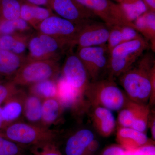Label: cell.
I'll use <instances>...</instances> for the list:
<instances>
[{
	"instance_id": "obj_30",
	"label": "cell",
	"mask_w": 155,
	"mask_h": 155,
	"mask_svg": "<svg viewBox=\"0 0 155 155\" xmlns=\"http://www.w3.org/2000/svg\"><path fill=\"white\" fill-rule=\"evenodd\" d=\"M151 114L150 107L148 104H141L135 116L131 128L146 133L148 126Z\"/></svg>"
},
{
	"instance_id": "obj_4",
	"label": "cell",
	"mask_w": 155,
	"mask_h": 155,
	"mask_svg": "<svg viewBox=\"0 0 155 155\" xmlns=\"http://www.w3.org/2000/svg\"><path fill=\"white\" fill-rule=\"evenodd\" d=\"M1 134L24 148L55 141L58 133L49 127L20 121L7 126Z\"/></svg>"
},
{
	"instance_id": "obj_14",
	"label": "cell",
	"mask_w": 155,
	"mask_h": 155,
	"mask_svg": "<svg viewBox=\"0 0 155 155\" xmlns=\"http://www.w3.org/2000/svg\"><path fill=\"white\" fill-rule=\"evenodd\" d=\"M58 94L57 98L65 108L72 109L77 112L80 107H87L85 99L75 89L67 83L63 77L57 81Z\"/></svg>"
},
{
	"instance_id": "obj_15",
	"label": "cell",
	"mask_w": 155,
	"mask_h": 155,
	"mask_svg": "<svg viewBox=\"0 0 155 155\" xmlns=\"http://www.w3.org/2000/svg\"><path fill=\"white\" fill-rule=\"evenodd\" d=\"M116 140L124 149L130 151L151 144L146 134L131 127H117Z\"/></svg>"
},
{
	"instance_id": "obj_32",
	"label": "cell",
	"mask_w": 155,
	"mask_h": 155,
	"mask_svg": "<svg viewBox=\"0 0 155 155\" xmlns=\"http://www.w3.org/2000/svg\"><path fill=\"white\" fill-rule=\"evenodd\" d=\"M23 149L0 134V155H23Z\"/></svg>"
},
{
	"instance_id": "obj_21",
	"label": "cell",
	"mask_w": 155,
	"mask_h": 155,
	"mask_svg": "<svg viewBox=\"0 0 155 155\" xmlns=\"http://www.w3.org/2000/svg\"><path fill=\"white\" fill-rule=\"evenodd\" d=\"M137 30L149 42L151 48L155 51V14L147 11L134 21Z\"/></svg>"
},
{
	"instance_id": "obj_13",
	"label": "cell",
	"mask_w": 155,
	"mask_h": 155,
	"mask_svg": "<svg viewBox=\"0 0 155 155\" xmlns=\"http://www.w3.org/2000/svg\"><path fill=\"white\" fill-rule=\"evenodd\" d=\"M113 112L102 107H91L89 116L97 133L107 137L116 130L117 122Z\"/></svg>"
},
{
	"instance_id": "obj_16",
	"label": "cell",
	"mask_w": 155,
	"mask_h": 155,
	"mask_svg": "<svg viewBox=\"0 0 155 155\" xmlns=\"http://www.w3.org/2000/svg\"><path fill=\"white\" fill-rule=\"evenodd\" d=\"M27 94L25 91L19 89L4 104L2 108L5 127L14 122L21 121V118L23 117L24 103Z\"/></svg>"
},
{
	"instance_id": "obj_10",
	"label": "cell",
	"mask_w": 155,
	"mask_h": 155,
	"mask_svg": "<svg viewBox=\"0 0 155 155\" xmlns=\"http://www.w3.org/2000/svg\"><path fill=\"white\" fill-rule=\"evenodd\" d=\"M61 72L62 77L70 86L84 97V93L91 81L83 63L72 48L66 53Z\"/></svg>"
},
{
	"instance_id": "obj_40",
	"label": "cell",
	"mask_w": 155,
	"mask_h": 155,
	"mask_svg": "<svg viewBox=\"0 0 155 155\" xmlns=\"http://www.w3.org/2000/svg\"><path fill=\"white\" fill-rule=\"evenodd\" d=\"M21 1H25V0H20Z\"/></svg>"
},
{
	"instance_id": "obj_37",
	"label": "cell",
	"mask_w": 155,
	"mask_h": 155,
	"mask_svg": "<svg viewBox=\"0 0 155 155\" xmlns=\"http://www.w3.org/2000/svg\"><path fill=\"white\" fill-rule=\"evenodd\" d=\"M150 127V129L151 134L152 138L153 140H155V113L154 114L151 115V113L149 121L148 126V127Z\"/></svg>"
},
{
	"instance_id": "obj_44",
	"label": "cell",
	"mask_w": 155,
	"mask_h": 155,
	"mask_svg": "<svg viewBox=\"0 0 155 155\" xmlns=\"http://www.w3.org/2000/svg\"></svg>"
},
{
	"instance_id": "obj_7",
	"label": "cell",
	"mask_w": 155,
	"mask_h": 155,
	"mask_svg": "<svg viewBox=\"0 0 155 155\" xmlns=\"http://www.w3.org/2000/svg\"><path fill=\"white\" fill-rule=\"evenodd\" d=\"M110 27L127 25L137 30L134 23L128 19L121 6L112 0H75Z\"/></svg>"
},
{
	"instance_id": "obj_31",
	"label": "cell",
	"mask_w": 155,
	"mask_h": 155,
	"mask_svg": "<svg viewBox=\"0 0 155 155\" xmlns=\"http://www.w3.org/2000/svg\"><path fill=\"white\" fill-rule=\"evenodd\" d=\"M30 148L31 155H62L55 141L45 142Z\"/></svg>"
},
{
	"instance_id": "obj_6",
	"label": "cell",
	"mask_w": 155,
	"mask_h": 155,
	"mask_svg": "<svg viewBox=\"0 0 155 155\" xmlns=\"http://www.w3.org/2000/svg\"><path fill=\"white\" fill-rule=\"evenodd\" d=\"M72 47L54 38L37 31L28 39L27 60H54L59 61Z\"/></svg>"
},
{
	"instance_id": "obj_38",
	"label": "cell",
	"mask_w": 155,
	"mask_h": 155,
	"mask_svg": "<svg viewBox=\"0 0 155 155\" xmlns=\"http://www.w3.org/2000/svg\"><path fill=\"white\" fill-rule=\"evenodd\" d=\"M145 4L148 11L155 12V0H143Z\"/></svg>"
},
{
	"instance_id": "obj_36",
	"label": "cell",
	"mask_w": 155,
	"mask_h": 155,
	"mask_svg": "<svg viewBox=\"0 0 155 155\" xmlns=\"http://www.w3.org/2000/svg\"><path fill=\"white\" fill-rule=\"evenodd\" d=\"M25 1L32 5L41 6L51 9V0H25Z\"/></svg>"
},
{
	"instance_id": "obj_18",
	"label": "cell",
	"mask_w": 155,
	"mask_h": 155,
	"mask_svg": "<svg viewBox=\"0 0 155 155\" xmlns=\"http://www.w3.org/2000/svg\"><path fill=\"white\" fill-rule=\"evenodd\" d=\"M54 15L51 9L32 5L25 1L22 2L20 18L28 22L35 30H37L41 22Z\"/></svg>"
},
{
	"instance_id": "obj_24",
	"label": "cell",
	"mask_w": 155,
	"mask_h": 155,
	"mask_svg": "<svg viewBox=\"0 0 155 155\" xmlns=\"http://www.w3.org/2000/svg\"><path fill=\"white\" fill-rule=\"evenodd\" d=\"M43 101L36 96L27 94L23 110V117L27 122L34 125H42Z\"/></svg>"
},
{
	"instance_id": "obj_12",
	"label": "cell",
	"mask_w": 155,
	"mask_h": 155,
	"mask_svg": "<svg viewBox=\"0 0 155 155\" xmlns=\"http://www.w3.org/2000/svg\"><path fill=\"white\" fill-rule=\"evenodd\" d=\"M51 9L58 16L79 25L91 20L94 16L75 0H51Z\"/></svg>"
},
{
	"instance_id": "obj_19",
	"label": "cell",
	"mask_w": 155,
	"mask_h": 155,
	"mask_svg": "<svg viewBox=\"0 0 155 155\" xmlns=\"http://www.w3.org/2000/svg\"><path fill=\"white\" fill-rule=\"evenodd\" d=\"M26 60V56L0 50V76L11 78Z\"/></svg>"
},
{
	"instance_id": "obj_43",
	"label": "cell",
	"mask_w": 155,
	"mask_h": 155,
	"mask_svg": "<svg viewBox=\"0 0 155 155\" xmlns=\"http://www.w3.org/2000/svg\"><path fill=\"white\" fill-rule=\"evenodd\" d=\"M1 133H0V134H1Z\"/></svg>"
},
{
	"instance_id": "obj_42",
	"label": "cell",
	"mask_w": 155,
	"mask_h": 155,
	"mask_svg": "<svg viewBox=\"0 0 155 155\" xmlns=\"http://www.w3.org/2000/svg\"><path fill=\"white\" fill-rule=\"evenodd\" d=\"M0 37H1V35H0Z\"/></svg>"
},
{
	"instance_id": "obj_35",
	"label": "cell",
	"mask_w": 155,
	"mask_h": 155,
	"mask_svg": "<svg viewBox=\"0 0 155 155\" xmlns=\"http://www.w3.org/2000/svg\"><path fill=\"white\" fill-rule=\"evenodd\" d=\"M100 143L99 141L94 139L89 145L86 155H93L98 150L100 147Z\"/></svg>"
},
{
	"instance_id": "obj_25",
	"label": "cell",
	"mask_w": 155,
	"mask_h": 155,
	"mask_svg": "<svg viewBox=\"0 0 155 155\" xmlns=\"http://www.w3.org/2000/svg\"><path fill=\"white\" fill-rule=\"evenodd\" d=\"M28 93L36 96L43 101L51 98H57V81L47 79L32 84L28 87Z\"/></svg>"
},
{
	"instance_id": "obj_22",
	"label": "cell",
	"mask_w": 155,
	"mask_h": 155,
	"mask_svg": "<svg viewBox=\"0 0 155 155\" xmlns=\"http://www.w3.org/2000/svg\"><path fill=\"white\" fill-rule=\"evenodd\" d=\"M65 110L57 98L43 100L42 110V125L49 127L61 119ZM50 128V127H49Z\"/></svg>"
},
{
	"instance_id": "obj_28",
	"label": "cell",
	"mask_w": 155,
	"mask_h": 155,
	"mask_svg": "<svg viewBox=\"0 0 155 155\" xmlns=\"http://www.w3.org/2000/svg\"><path fill=\"white\" fill-rule=\"evenodd\" d=\"M22 2L20 0H0V21L20 18Z\"/></svg>"
},
{
	"instance_id": "obj_8",
	"label": "cell",
	"mask_w": 155,
	"mask_h": 155,
	"mask_svg": "<svg viewBox=\"0 0 155 155\" xmlns=\"http://www.w3.org/2000/svg\"><path fill=\"white\" fill-rule=\"evenodd\" d=\"M81 25L55 14L41 22L36 31L73 48L76 45V39Z\"/></svg>"
},
{
	"instance_id": "obj_5",
	"label": "cell",
	"mask_w": 155,
	"mask_h": 155,
	"mask_svg": "<svg viewBox=\"0 0 155 155\" xmlns=\"http://www.w3.org/2000/svg\"><path fill=\"white\" fill-rule=\"evenodd\" d=\"M61 72L59 61L27 60L11 80L18 86L28 87L47 79L56 80Z\"/></svg>"
},
{
	"instance_id": "obj_3",
	"label": "cell",
	"mask_w": 155,
	"mask_h": 155,
	"mask_svg": "<svg viewBox=\"0 0 155 155\" xmlns=\"http://www.w3.org/2000/svg\"><path fill=\"white\" fill-rule=\"evenodd\" d=\"M150 45L143 37L123 43L110 52L108 78L114 79L130 69Z\"/></svg>"
},
{
	"instance_id": "obj_2",
	"label": "cell",
	"mask_w": 155,
	"mask_h": 155,
	"mask_svg": "<svg viewBox=\"0 0 155 155\" xmlns=\"http://www.w3.org/2000/svg\"><path fill=\"white\" fill-rule=\"evenodd\" d=\"M84 97L90 107H102L112 112H119L130 101L114 79L110 78L90 81Z\"/></svg>"
},
{
	"instance_id": "obj_26",
	"label": "cell",
	"mask_w": 155,
	"mask_h": 155,
	"mask_svg": "<svg viewBox=\"0 0 155 155\" xmlns=\"http://www.w3.org/2000/svg\"><path fill=\"white\" fill-rule=\"evenodd\" d=\"M33 28L22 18L13 20L0 21V35L15 34L30 35L32 33Z\"/></svg>"
},
{
	"instance_id": "obj_1",
	"label": "cell",
	"mask_w": 155,
	"mask_h": 155,
	"mask_svg": "<svg viewBox=\"0 0 155 155\" xmlns=\"http://www.w3.org/2000/svg\"><path fill=\"white\" fill-rule=\"evenodd\" d=\"M130 101L141 104L155 103V58L143 54L130 69L118 78Z\"/></svg>"
},
{
	"instance_id": "obj_34",
	"label": "cell",
	"mask_w": 155,
	"mask_h": 155,
	"mask_svg": "<svg viewBox=\"0 0 155 155\" xmlns=\"http://www.w3.org/2000/svg\"><path fill=\"white\" fill-rule=\"evenodd\" d=\"M99 155H126L125 150L119 144H112L105 148Z\"/></svg>"
},
{
	"instance_id": "obj_27",
	"label": "cell",
	"mask_w": 155,
	"mask_h": 155,
	"mask_svg": "<svg viewBox=\"0 0 155 155\" xmlns=\"http://www.w3.org/2000/svg\"><path fill=\"white\" fill-rule=\"evenodd\" d=\"M141 104L129 101L124 107L118 112V127H131Z\"/></svg>"
},
{
	"instance_id": "obj_29",
	"label": "cell",
	"mask_w": 155,
	"mask_h": 155,
	"mask_svg": "<svg viewBox=\"0 0 155 155\" xmlns=\"http://www.w3.org/2000/svg\"><path fill=\"white\" fill-rule=\"evenodd\" d=\"M119 5L128 19L133 22L137 17L148 11L143 0H122Z\"/></svg>"
},
{
	"instance_id": "obj_33",
	"label": "cell",
	"mask_w": 155,
	"mask_h": 155,
	"mask_svg": "<svg viewBox=\"0 0 155 155\" xmlns=\"http://www.w3.org/2000/svg\"><path fill=\"white\" fill-rule=\"evenodd\" d=\"M11 80L0 81V106L16 94L19 89Z\"/></svg>"
},
{
	"instance_id": "obj_17",
	"label": "cell",
	"mask_w": 155,
	"mask_h": 155,
	"mask_svg": "<svg viewBox=\"0 0 155 155\" xmlns=\"http://www.w3.org/2000/svg\"><path fill=\"white\" fill-rule=\"evenodd\" d=\"M95 139L94 134L87 128H82L71 134L65 144L66 155H86L90 143Z\"/></svg>"
},
{
	"instance_id": "obj_11",
	"label": "cell",
	"mask_w": 155,
	"mask_h": 155,
	"mask_svg": "<svg viewBox=\"0 0 155 155\" xmlns=\"http://www.w3.org/2000/svg\"><path fill=\"white\" fill-rule=\"evenodd\" d=\"M111 27L90 20L81 25L76 39L78 48L107 44Z\"/></svg>"
},
{
	"instance_id": "obj_41",
	"label": "cell",
	"mask_w": 155,
	"mask_h": 155,
	"mask_svg": "<svg viewBox=\"0 0 155 155\" xmlns=\"http://www.w3.org/2000/svg\"><path fill=\"white\" fill-rule=\"evenodd\" d=\"M2 81V80H1V78H0V81Z\"/></svg>"
},
{
	"instance_id": "obj_20",
	"label": "cell",
	"mask_w": 155,
	"mask_h": 155,
	"mask_svg": "<svg viewBox=\"0 0 155 155\" xmlns=\"http://www.w3.org/2000/svg\"><path fill=\"white\" fill-rule=\"evenodd\" d=\"M135 28L127 25H118L111 27L107 45L110 51L118 45L141 37Z\"/></svg>"
},
{
	"instance_id": "obj_9",
	"label": "cell",
	"mask_w": 155,
	"mask_h": 155,
	"mask_svg": "<svg viewBox=\"0 0 155 155\" xmlns=\"http://www.w3.org/2000/svg\"><path fill=\"white\" fill-rule=\"evenodd\" d=\"M84 65L91 81L102 79L107 72L110 51L107 44L79 48L76 52Z\"/></svg>"
},
{
	"instance_id": "obj_23",
	"label": "cell",
	"mask_w": 155,
	"mask_h": 155,
	"mask_svg": "<svg viewBox=\"0 0 155 155\" xmlns=\"http://www.w3.org/2000/svg\"><path fill=\"white\" fill-rule=\"evenodd\" d=\"M31 34H15L1 35L0 50L10 51L19 55L25 56L28 39Z\"/></svg>"
},
{
	"instance_id": "obj_39",
	"label": "cell",
	"mask_w": 155,
	"mask_h": 155,
	"mask_svg": "<svg viewBox=\"0 0 155 155\" xmlns=\"http://www.w3.org/2000/svg\"><path fill=\"white\" fill-rule=\"evenodd\" d=\"M5 127V120L3 115L2 108L0 106V133Z\"/></svg>"
}]
</instances>
